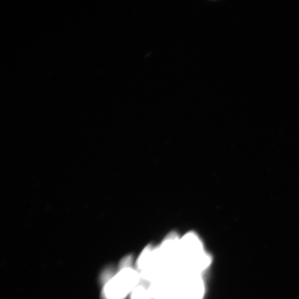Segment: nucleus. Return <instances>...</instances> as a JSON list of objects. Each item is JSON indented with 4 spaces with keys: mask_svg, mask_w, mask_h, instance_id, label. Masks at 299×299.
<instances>
[{
    "mask_svg": "<svg viewBox=\"0 0 299 299\" xmlns=\"http://www.w3.org/2000/svg\"><path fill=\"white\" fill-rule=\"evenodd\" d=\"M140 275L131 268L121 269L107 282L103 291L104 299H124L139 285Z\"/></svg>",
    "mask_w": 299,
    "mask_h": 299,
    "instance_id": "nucleus-1",
    "label": "nucleus"
},
{
    "mask_svg": "<svg viewBox=\"0 0 299 299\" xmlns=\"http://www.w3.org/2000/svg\"><path fill=\"white\" fill-rule=\"evenodd\" d=\"M179 299H203L205 284L200 275H185L178 285Z\"/></svg>",
    "mask_w": 299,
    "mask_h": 299,
    "instance_id": "nucleus-2",
    "label": "nucleus"
},
{
    "mask_svg": "<svg viewBox=\"0 0 299 299\" xmlns=\"http://www.w3.org/2000/svg\"><path fill=\"white\" fill-rule=\"evenodd\" d=\"M179 249L183 262H187L205 251L202 241L193 232L188 233L180 239Z\"/></svg>",
    "mask_w": 299,
    "mask_h": 299,
    "instance_id": "nucleus-3",
    "label": "nucleus"
},
{
    "mask_svg": "<svg viewBox=\"0 0 299 299\" xmlns=\"http://www.w3.org/2000/svg\"><path fill=\"white\" fill-rule=\"evenodd\" d=\"M155 248L151 245L146 246L142 250L136 262L137 268L139 270H143L153 263Z\"/></svg>",
    "mask_w": 299,
    "mask_h": 299,
    "instance_id": "nucleus-4",
    "label": "nucleus"
},
{
    "mask_svg": "<svg viewBox=\"0 0 299 299\" xmlns=\"http://www.w3.org/2000/svg\"><path fill=\"white\" fill-rule=\"evenodd\" d=\"M148 289L143 285H138L130 294V299H151Z\"/></svg>",
    "mask_w": 299,
    "mask_h": 299,
    "instance_id": "nucleus-5",
    "label": "nucleus"
},
{
    "mask_svg": "<svg viewBox=\"0 0 299 299\" xmlns=\"http://www.w3.org/2000/svg\"><path fill=\"white\" fill-rule=\"evenodd\" d=\"M154 299H179L178 285L170 287Z\"/></svg>",
    "mask_w": 299,
    "mask_h": 299,
    "instance_id": "nucleus-6",
    "label": "nucleus"
},
{
    "mask_svg": "<svg viewBox=\"0 0 299 299\" xmlns=\"http://www.w3.org/2000/svg\"><path fill=\"white\" fill-rule=\"evenodd\" d=\"M132 264V257L131 255H128L127 257L123 258L120 264V269L126 268H131Z\"/></svg>",
    "mask_w": 299,
    "mask_h": 299,
    "instance_id": "nucleus-7",
    "label": "nucleus"
}]
</instances>
